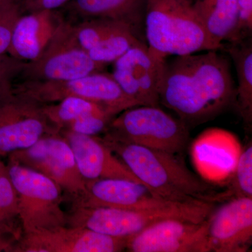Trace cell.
<instances>
[{
	"label": "cell",
	"mask_w": 252,
	"mask_h": 252,
	"mask_svg": "<svg viewBox=\"0 0 252 252\" xmlns=\"http://www.w3.org/2000/svg\"><path fill=\"white\" fill-rule=\"evenodd\" d=\"M164 60L154 54L145 42H140L113 63L112 75L123 91L140 105L159 107Z\"/></svg>",
	"instance_id": "cell-13"
},
{
	"label": "cell",
	"mask_w": 252,
	"mask_h": 252,
	"mask_svg": "<svg viewBox=\"0 0 252 252\" xmlns=\"http://www.w3.org/2000/svg\"><path fill=\"white\" fill-rule=\"evenodd\" d=\"M208 221L167 219L129 237L130 252H210Z\"/></svg>",
	"instance_id": "cell-12"
},
{
	"label": "cell",
	"mask_w": 252,
	"mask_h": 252,
	"mask_svg": "<svg viewBox=\"0 0 252 252\" xmlns=\"http://www.w3.org/2000/svg\"><path fill=\"white\" fill-rule=\"evenodd\" d=\"M41 106L43 114L59 132L64 126L79 118L91 115L115 117L118 115L112 109L80 97H66L59 102Z\"/></svg>",
	"instance_id": "cell-22"
},
{
	"label": "cell",
	"mask_w": 252,
	"mask_h": 252,
	"mask_svg": "<svg viewBox=\"0 0 252 252\" xmlns=\"http://www.w3.org/2000/svg\"><path fill=\"white\" fill-rule=\"evenodd\" d=\"M8 158L49 177L72 199L85 191L86 180L78 170L72 149L60 133L44 136L30 148Z\"/></svg>",
	"instance_id": "cell-9"
},
{
	"label": "cell",
	"mask_w": 252,
	"mask_h": 252,
	"mask_svg": "<svg viewBox=\"0 0 252 252\" xmlns=\"http://www.w3.org/2000/svg\"><path fill=\"white\" fill-rule=\"evenodd\" d=\"M210 252L248 251L252 240V198H233L207 218Z\"/></svg>",
	"instance_id": "cell-14"
},
{
	"label": "cell",
	"mask_w": 252,
	"mask_h": 252,
	"mask_svg": "<svg viewBox=\"0 0 252 252\" xmlns=\"http://www.w3.org/2000/svg\"><path fill=\"white\" fill-rule=\"evenodd\" d=\"M11 92L39 104L55 103L66 97H80L103 105L117 114L140 106L123 91L112 74L104 71L70 80L23 81L13 84Z\"/></svg>",
	"instance_id": "cell-7"
},
{
	"label": "cell",
	"mask_w": 252,
	"mask_h": 252,
	"mask_svg": "<svg viewBox=\"0 0 252 252\" xmlns=\"http://www.w3.org/2000/svg\"><path fill=\"white\" fill-rule=\"evenodd\" d=\"M8 174L18 198L23 234L67 225L63 189L54 181L9 158Z\"/></svg>",
	"instance_id": "cell-5"
},
{
	"label": "cell",
	"mask_w": 252,
	"mask_h": 252,
	"mask_svg": "<svg viewBox=\"0 0 252 252\" xmlns=\"http://www.w3.org/2000/svg\"><path fill=\"white\" fill-rule=\"evenodd\" d=\"M107 66L93 61L76 40L73 26L62 22L42 54L24 62L18 76L23 81H66L103 72Z\"/></svg>",
	"instance_id": "cell-8"
},
{
	"label": "cell",
	"mask_w": 252,
	"mask_h": 252,
	"mask_svg": "<svg viewBox=\"0 0 252 252\" xmlns=\"http://www.w3.org/2000/svg\"><path fill=\"white\" fill-rule=\"evenodd\" d=\"M140 42L144 41L141 40L132 28L126 26L113 32L87 52L94 62L108 65Z\"/></svg>",
	"instance_id": "cell-23"
},
{
	"label": "cell",
	"mask_w": 252,
	"mask_h": 252,
	"mask_svg": "<svg viewBox=\"0 0 252 252\" xmlns=\"http://www.w3.org/2000/svg\"><path fill=\"white\" fill-rule=\"evenodd\" d=\"M216 208V204L192 200L170 201L161 206L130 209L73 207L68 223L102 234L128 238L150 225L167 219L203 221Z\"/></svg>",
	"instance_id": "cell-4"
},
{
	"label": "cell",
	"mask_w": 252,
	"mask_h": 252,
	"mask_svg": "<svg viewBox=\"0 0 252 252\" xmlns=\"http://www.w3.org/2000/svg\"><path fill=\"white\" fill-rule=\"evenodd\" d=\"M104 135L173 154L182 153L189 138L185 122L171 117L159 107L147 105L123 111L111 121Z\"/></svg>",
	"instance_id": "cell-6"
},
{
	"label": "cell",
	"mask_w": 252,
	"mask_h": 252,
	"mask_svg": "<svg viewBox=\"0 0 252 252\" xmlns=\"http://www.w3.org/2000/svg\"><path fill=\"white\" fill-rule=\"evenodd\" d=\"M193 6L212 41L223 46L235 29L238 0H195Z\"/></svg>",
	"instance_id": "cell-20"
},
{
	"label": "cell",
	"mask_w": 252,
	"mask_h": 252,
	"mask_svg": "<svg viewBox=\"0 0 252 252\" xmlns=\"http://www.w3.org/2000/svg\"><path fill=\"white\" fill-rule=\"evenodd\" d=\"M2 1V0H0V1Z\"/></svg>",
	"instance_id": "cell-32"
},
{
	"label": "cell",
	"mask_w": 252,
	"mask_h": 252,
	"mask_svg": "<svg viewBox=\"0 0 252 252\" xmlns=\"http://www.w3.org/2000/svg\"><path fill=\"white\" fill-rule=\"evenodd\" d=\"M104 143L134 175L159 196L171 201L200 200L215 203L231 198L199 178L177 154L115 140L104 135Z\"/></svg>",
	"instance_id": "cell-2"
},
{
	"label": "cell",
	"mask_w": 252,
	"mask_h": 252,
	"mask_svg": "<svg viewBox=\"0 0 252 252\" xmlns=\"http://www.w3.org/2000/svg\"><path fill=\"white\" fill-rule=\"evenodd\" d=\"M24 61L9 54L0 55V100L11 93L13 81L18 77Z\"/></svg>",
	"instance_id": "cell-29"
},
{
	"label": "cell",
	"mask_w": 252,
	"mask_h": 252,
	"mask_svg": "<svg viewBox=\"0 0 252 252\" xmlns=\"http://www.w3.org/2000/svg\"><path fill=\"white\" fill-rule=\"evenodd\" d=\"M72 200V206L130 210L161 206L171 201L154 193L140 182L117 178L86 181L85 191Z\"/></svg>",
	"instance_id": "cell-15"
},
{
	"label": "cell",
	"mask_w": 252,
	"mask_h": 252,
	"mask_svg": "<svg viewBox=\"0 0 252 252\" xmlns=\"http://www.w3.org/2000/svg\"><path fill=\"white\" fill-rule=\"evenodd\" d=\"M217 51L164 60L160 104L186 124L206 122L235 103L236 89L229 61Z\"/></svg>",
	"instance_id": "cell-1"
},
{
	"label": "cell",
	"mask_w": 252,
	"mask_h": 252,
	"mask_svg": "<svg viewBox=\"0 0 252 252\" xmlns=\"http://www.w3.org/2000/svg\"><path fill=\"white\" fill-rule=\"evenodd\" d=\"M228 191L233 198H252V147L241 152L237 161Z\"/></svg>",
	"instance_id": "cell-26"
},
{
	"label": "cell",
	"mask_w": 252,
	"mask_h": 252,
	"mask_svg": "<svg viewBox=\"0 0 252 252\" xmlns=\"http://www.w3.org/2000/svg\"><path fill=\"white\" fill-rule=\"evenodd\" d=\"M145 36L160 59L223 49L209 36L191 0H147Z\"/></svg>",
	"instance_id": "cell-3"
},
{
	"label": "cell",
	"mask_w": 252,
	"mask_h": 252,
	"mask_svg": "<svg viewBox=\"0 0 252 252\" xmlns=\"http://www.w3.org/2000/svg\"><path fill=\"white\" fill-rule=\"evenodd\" d=\"M127 240L67 225L24 233L11 252H119L126 250Z\"/></svg>",
	"instance_id": "cell-11"
},
{
	"label": "cell",
	"mask_w": 252,
	"mask_h": 252,
	"mask_svg": "<svg viewBox=\"0 0 252 252\" xmlns=\"http://www.w3.org/2000/svg\"><path fill=\"white\" fill-rule=\"evenodd\" d=\"M126 26H129L111 18H91L77 26H73V33L79 45L88 51L114 32Z\"/></svg>",
	"instance_id": "cell-24"
},
{
	"label": "cell",
	"mask_w": 252,
	"mask_h": 252,
	"mask_svg": "<svg viewBox=\"0 0 252 252\" xmlns=\"http://www.w3.org/2000/svg\"><path fill=\"white\" fill-rule=\"evenodd\" d=\"M59 23L52 11L48 10L20 16L14 26L7 54L24 62L37 59L52 39Z\"/></svg>",
	"instance_id": "cell-18"
},
{
	"label": "cell",
	"mask_w": 252,
	"mask_h": 252,
	"mask_svg": "<svg viewBox=\"0 0 252 252\" xmlns=\"http://www.w3.org/2000/svg\"><path fill=\"white\" fill-rule=\"evenodd\" d=\"M252 0H238V15L233 34L228 43L239 42L251 36Z\"/></svg>",
	"instance_id": "cell-30"
},
{
	"label": "cell",
	"mask_w": 252,
	"mask_h": 252,
	"mask_svg": "<svg viewBox=\"0 0 252 252\" xmlns=\"http://www.w3.org/2000/svg\"><path fill=\"white\" fill-rule=\"evenodd\" d=\"M21 16L16 0L0 1V55L7 54L15 25Z\"/></svg>",
	"instance_id": "cell-27"
},
{
	"label": "cell",
	"mask_w": 252,
	"mask_h": 252,
	"mask_svg": "<svg viewBox=\"0 0 252 252\" xmlns=\"http://www.w3.org/2000/svg\"><path fill=\"white\" fill-rule=\"evenodd\" d=\"M59 133L70 146L78 170L86 181L117 178L140 182L101 137L68 130Z\"/></svg>",
	"instance_id": "cell-16"
},
{
	"label": "cell",
	"mask_w": 252,
	"mask_h": 252,
	"mask_svg": "<svg viewBox=\"0 0 252 252\" xmlns=\"http://www.w3.org/2000/svg\"><path fill=\"white\" fill-rule=\"evenodd\" d=\"M223 44L234 62L238 86L235 102L244 122L251 126L252 121V45L251 39Z\"/></svg>",
	"instance_id": "cell-21"
},
{
	"label": "cell",
	"mask_w": 252,
	"mask_h": 252,
	"mask_svg": "<svg viewBox=\"0 0 252 252\" xmlns=\"http://www.w3.org/2000/svg\"><path fill=\"white\" fill-rule=\"evenodd\" d=\"M114 118L109 116H86L69 123L60 131L68 130L81 135L97 136L105 132Z\"/></svg>",
	"instance_id": "cell-28"
},
{
	"label": "cell",
	"mask_w": 252,
	"mask_h": 252,
	"mask_svg": "<svg viewBox=\"0 0 252 252\" xmlns=\"http://www.w3.org/2000/svg\"><path fill=\"white\" fill-rule=\"evenodd\" d=\"M240 152L234 136L220 129H210L195 141L192 155L204 178L220 182L233 175Z\"/></svg>",
	"instance_id": "cell-17"
},
{
	"label": "cell",
	"mask_w": 252,
	"mask_h": 252,
	"mask_svg": "<svg viewBox=\"0 0 252 252\" xmlns=\"http://www.w3.org/2000/svg\"><path fill=\"white\" fill-rule=\"evenodd\" d=\"M146 4L147 0H74L73 2L81 16L111 18L126 23L141 40L139 34L144 28Z\"/></svg>",
	"instance_id": "cell-19"
},
{
	"label": "cell",
	"mask_w": 252,
	"mask_h": 252,
	"mask_svg": "<svg viewBox=\"0 0 252 252\" xmlns=\"http://www.w3.org/2000/svg\"><path fill=\"white\" fill-rule=\"evenodd\" d=\"M69 1V0H26V4L28 10L33 12L42 10L53 11L63 6Z\"/></svg>",
	"instance_id": "cell-31"
},
{
	"label": "cell",
	"mask_w": 252,
	"mask_h": 252,
	"mask_svg": "<svg viewBox=\"0 0 252 252\" xmlns=\"http://www.w3.org/2000/svg\"><path fill=\"white\" fill-rule=\"evenodd\" d=\"M16 220H19L17 195L10 180L6 165L0 160V229L8 247L4 236L15 235Z\"/></svg>",
	"instance_id": "cell-25"
},
{
	"label": "cell",
	"mask_w": 252,
	"mask_h": 252,
	"mask_svg": "<svg viewBox=\"0 0 252 252\" xmlns=\"http://www.w3.org/2000/svg\"><path fill=\"white\" fill-rule=\"evenodd\" d=\"M59 133L41 104L11 93L0 100V157L30 148L44 136Z\"/></svg>",
	"instance_id": "cell-10"
}]
</instances>
